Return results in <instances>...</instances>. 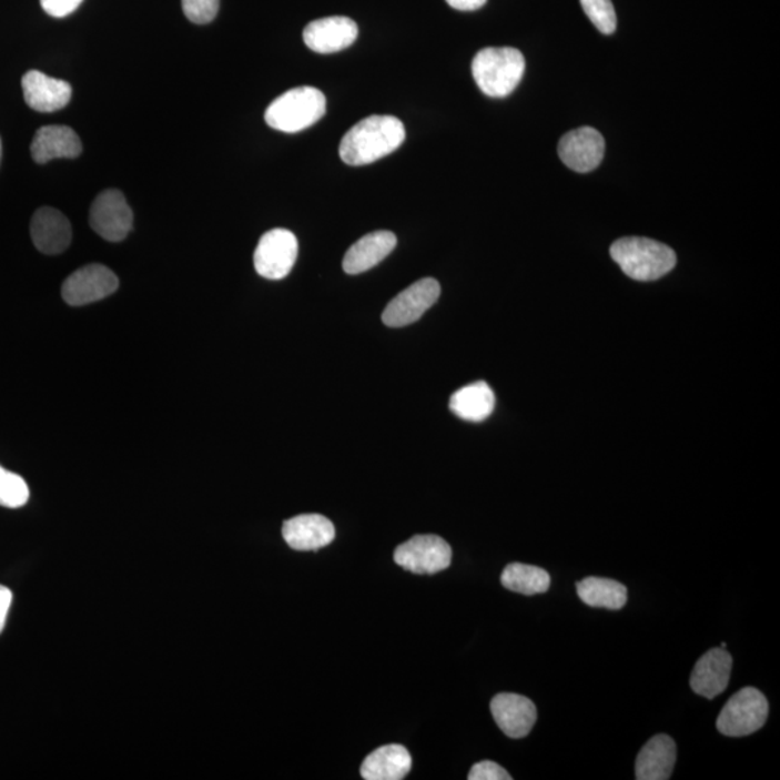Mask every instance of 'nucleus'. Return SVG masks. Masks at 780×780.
<instances>
[{"label": "nucleus", "mask_w": 780, "mask_h": 780, "mask_svg": "<svg viewBox=\"0 0 780 780\" xmlns=\"http://www.w3.org/2000/svg\"><path fill=\"white\" fill-rule=\"evenodd\" d=\"M404 123L395 117L373 114L354 124L340 143V156L352 166L373 164L405 141Z\"/></svg>", "instance_id": "f257e3e1"}, {"label": "nucleus", "mask_w": 780, "mask_h": 780, "mask_svg": "<svg viewBox=\"0 0 780 780\" xmlns=\"http://www.w3.org/2000/svg\"><path fill=\"white\" fill-rule=\"evenodd\" d=\"M612 261L631 280L657 281L677 265V255L671 247L652 239L624 237L610 247Z\"/></svg>", "instance_id": "f03ea898"}, {"label": "nucleus", "mask_w": 780, "mask_h": 780, "mask_svg": "<svg viewBox=\"0 0 780 780\" xmlns=\"http://www.w3.org/2000/svg\"><path fill=\"white\" fill-rule=\"evenodd\" d=\"M525 67V57L515 48H485L477 52L472 71L483 93L502 99L518 88Z\"/></svg>", "instance_id": "7ed1b4c3"}, {"label": "nucleus", "mask_w": 780, "mask_h": 780, "mask_svg": "<svg viewBox=\"0 0 780 780\" xmlns=\"http://www.w3.org/2000/svg\"><path fill=\"white\" fill-rule=\"evenodd\" d=\"M327 100L322 90L295 88L280 95L266 109L265 121L275 131L296 133L305 131L322 119Z\"/></svg>", "instance_id": "20e7f679"}, {"label": "nucleus", "mask_w": 780, "mask_h": 780, "mask_svg": "<svg viewBox=\"0 0 780 780\" xmlns=\"http://www.w3.org/2000/svg\"><path fill=\"white\" fill-rule=\"evenodd\" d=\"M769 716V702L759 689L748 687L735 693L722 708L717 729L729 737H744L762 729Z\"/></svg>", "instance_id": "39448f33"}, {"label": "nucleus", "mask_w": 780, "mask_h": 780, "mask_svg": "<svg viewBox=\"0 0 780 780\" xmlns=\"http://www.w3.org/2000/svg\"><path fill=\"white\" fill-rule=\"evenodd\" d=\"M395 563L418 576H434L452 566L453 551L437 535H416L395 549Z\"/></svg>", "instance_id": "423d86ee"}, {"label": "nucleus", "mask_w": 780, "mask_h": 780, "mask_svg": "<svg viewBox=\"0 0 780 780\" xmlns=\"http://www.w3.org/2000/svg\"><path fill=\"white\" fill-rule=\"evenodd\" d=\"M298 257V241L286 229H274L263 234L255 251V270L266 280L280 281L290 275Z\"/></svg>", "instance_id": "0eeeda50"}, {"label": "nucleus", "mask_w": 780, "mask_h": 780, "mask_svg": "<svg viewBox=\"0 0 780 780\" xmlns=\"http://www.w3.org/2000/svg\"><path fill=\"white\" fill-rule=\"evenodd\" d=\"M442 286L434 277H424L402 291L387 304L382 320L387 327L399 328L418 322L437 303Z\"/></svg>", "instance_id": "6e6552de"}, {"label": "nucleus", "mask_w": 780, "mask_h": 780, "mask_svg": "<svg viewBox=\"0 0 780 780\" xmlns=\"http://www.w3.org/2000/svg\"><path fill=\"white\" fill-rule=\"evenodd\" d=\"M90 226L109 242H122L133 227V213L119 190H107L93 201Z\"/></svg>", "instance_id": "1a4fd4ad"}, {"label": "nucleus", "mask_w": 780, "mask_h": 780, "mask_svg": "<svg viewBox=\"0 0 780 780\" xmlns=\"http://www.w3.org/2000/svg\"><path fill=\"white\" fill-rule=\"evenodd\" d=\"M118 288V276L109 267L93 263L67 277L61 294L67 304L81 306L104 300Z\"/></svg>", "instance_id": "9d476101"}, {"label": "nucleus", "mask_w": 780, "mask_h": 780, "mask_svg": "<svg viewBox=\"0 0 780 780\" xmlns=\"http://www.w3.org/2000/svg\"><path fill=\"white\" fill-rule=\"evenodd\" d=\"M606 143L595 128H578L559 141L558 153L564 164L576 172H590L601 164Z\"/></svg>", "instance_id": "9b49d317"}, {"label": "nucleus", "mask_w": 780, "mask_h": 780, "mask_svg": "<svg viewBox=\"0 0 780 780\" xmlns=\"http://www.w3.org/2000/svg\"><path fill=\"white\" fill-rule=\"evenodd\" d=\"M357 23L347 17H328L308 23L304 30L305 45L318 54H333L356 42Z\"/></svg>", "instance_id": "f8f14e48"}, {"label": "nucleus", "mask_w": 780, "mask_h": 780, "mask_svg": "<svg viewBox=\"0 0 780 780\" xmlns=\"http://www.w3.org/2000/svg\"><path fill=\"white\" fill-rule=\"evenodd\" d=\"M490 710L496 725L510 739H524L538 719L534 702L519 693H497Z\"/></svg>", "instance_id": "ddd939ff"}, {"label": "nucleus", "mask_w": 780, "mask_h": 780, "mask_svg": "<svg viewBox=\"0 0 780 780\" xmlns=\"http://www.w3.org/2000/svg\"><path fill=\"white\" fill-rule=\"evenodd\" d=\"M282 536L295 551H318L336 538L333 521L323 515H300L285 520Z\"/></svg>", "instance_id": "4468645a"}, {"label": "nucleus", "mask_w": 780, "mask_h": 780, "mask_svg": "<svg viewBox=\"0 0 780 780\" xmlns=\"http://www.w3.org/2000/svg\"><path fill=\"white\" fill-rule=\"evenodd\" d=\"M22 92L26 103L36 112L51 113L64 109L70 103L73 89L64 80L31 70L22 77Z\"/></svg>", "instance_id": "2eb2a0df"}, {"label": "nucleus", "mask_w": 780, "mask_h": 780, "mask_svg": "<svg viewBox=\"0 0 780 780\" xmlns=\"http://www.w3.org/2000/svg\"><path fill=\"white\" fill-rule=\"evenodd\" d=\"M731 667H733V658L726 649L708 650L693 667L689 679L692 691L708 700L720 696L729 687Z\"/></svg>", "instance_id": "dca6fc26"}, {"label": "nucleus", "mask_w": 780, "mask_h": 780, "mask_svg": "<svg viewBox=\"0 0 780 780\" xmlns=\"http://www.w3.org/2000/svg\"><path fill=\"white\" fill-rule=\"evenodd\" d=\"M33 245L45 255H60L69 249L73 230L69 219L59 210L42 207L37 210L31 220Z\"/></svg>", "instance_id": "f3484780"}, {"label": "nucleus", "mask_w": 780, "mask_h": 780, "mask_svg": "<svg viewBox=\"0 0 780 780\" xmlns=\"http://www.w3.org/2000/svg\"><path fill=\"white\" fill-rule=\"evenodd\" d=\"M398 243L395 233L379 230L363 236L348 249L343 260V270L348 275L363 274L389 256Z\"/></svg>", "instance_id": "a211bd4d"}, {"label": "nucleus", "mask_w": 780, "mask_h": 780, "mask_svg": "<svg viewBox=\"0 0 780 780\" xmlns=\"http://www.w3.org/2000/svg\"><path fill=\"white\" fill-rule=\"evenodd\" d=\"M675 763H677V744L672 737L655 736L648 740L636 758V779L667 780L672 777Z\"/></svg>", "instance_id": "6ab92c4d"}, {"label": "nucleus", "mask_w": 780, "mask_h": 780, "mask_svg": "<svg viewBox=\"0 0 780 780\" xmlns=\"http://www.w3.org/2000/svg\"><path fill=\"white\" fill-rule=\"evenodd\" d=\"M83 151L79 135L69 126H44L38 129L32 139L31 153L37 164L69 158L74 160Z\"/></svg>", "instance_id": "aec40b11"}, {"label": "nucleus", "mask_w": 780, "mask_h": 780, "mask_svg": "<svg viewBox=\"0 0 780 780\" xmlns=\"http://www.w3.org/2000/svg\"><path fill=\"white\" fill-rule=\"evenodd\" d=\"M413 769V758L402 744H387L368 754L361 768L366 780H402Z\"/></svg>", "instance_id": "412c9836"}, {"label": "nucleus", "mask_w": 780, "mask_h": 780, "mask_svg": "<svg viewBox=\"0 0 780 780\" xmlns=\"http://www.w3.org/2000/svg\"><path fill=\"white\" fill-rule=\"evenodd\" d=\"M496 398L486 382H476L458 389L449 399V409L468 423H482L495 411Z\"/></svg>", "instance_id": "4be33fe9"}, {"label": "nucleus", "mask_w": 780, "mask_h": 780, "mask_svg": "<svg viewBox=\"0 0 780 780\" xmlns=\"http://www.w3.org/2000/svg\"><path fill=\"white\" fill-rule=\"evenodd\" d=\"M577 595L587 606L620 610L628 601V588L609 578L587 577L577 583Z\"/></svg>", "instance_id": "5701e85b"}, {"label": "nucleus", "mask_w": 780, "mask_h": 780, "mask_svg": "<svg viewBox=\"0 0 780 780\" xmlns=\"http://www.w3.org/2000/svg\"><path fill=\"white\" fill-rule=\"evenodd\" d=\"M500 580L507 590L525 596L547 592L551 586V577L545 569L519 563L509 564L502 573Z\"/></svg>", "instance_id": "b1692460"}, {"label": "nucleus", "mask_w": 780, "mask_h": 780, "mask_svg": "<svg viewBox=\"0 0 780 780\" xmlns=\"http://www.w3.org/2000/svg\"><path fill=\"white\" fill-rule=\"evenodd\" d=\"M30 500V487L16 473L0 466V506L18 509Z\"/></svg>", "instance_id": "393cba45"}, {"label": "nucleus", "mask_w": 780, "mask_h": 780, "mask_svg": "<svg viewBox=\"0 0 780 780\" xmlns=\"http://www.w3.org/2000/svg\"><path fill=\"white\" fill-rule=\"evenodd\" d=\"M584 12L598 31L605 36L615 33L617 17L611 0H581Z\"/></svg>", "instance_id": "a878e982"}, {"label": "nucleus", "mask_w": 780, "mask_h": 780, "mask_svg": "<svg viewBox=\"0 0 780 780\" xmlns=\"http://www.w3.org/2000/svg\"><path fill=\"white\" fill-rule=\"evenodd\" d=\"M220 0H183V11L189 21L205 26L217 17Z\"/></svg>", "instance_id": "bb28decb"}, {"label": "nucleus", "mask_w": 780, "mask_h": 780, "mask_svg": "<svg viewBox=\"0 0 780 780\" xmlns=\"http://www.w3.org/2000/svg\"><path fill=\"white\" fill-rule=\"evenodd\" d=\"M468 779L470 780H510L511 777L506 772L502 766L490 762V760H485V762L476 763L473 766L470 773H468Z\"/></svg>", "instance_id": "cd10ccee"}, {"label": "nucleus", "mask_w": 780, "mask_h": 780, "mask_svg": "<svg viewBox=\"0 0 780 780\" xmlns=\"http://www.w3.org/2000/svg\"><path fill=\"white\" fill-rule=\"evenodd\" d=\"M40 2L48 16L65 18L77 11L83 0H40Z\"/></svg>", "instance_id": "c85d7f7f"}, {"label": "nucleus", "mask_w": 780, "mask_h": 780, "mask_svg": "<svg viewBox=\"0 0 780 780\" xmlns=\"http://www.w3.org/2000/svg\"><path fill=\"white\" fill-rule=\"evenodd\" d=\"M12 602V591L8 587L0 586V634L7 624L9 607Z\"/></svg>", "instance_id": "c756f323"}, {"label": "nucleus", "mask_w": 780, "mask_h": 780, "mask_svg": "<svg viewBox=\"0 0 780 780\" xmlns=\"http://www.w3.org/2000/svg\"><path fill=\"white\" fill-rule=\"evenodd\" d=\"M449 7L457 9V11H477L485 7L487 0H445Z\"/></svg>", "instance_id": "7c9ffc66"}, {"label": "nucleus", "mask_w": 780, "mask_h": 780, "mask_svg": "<svg viewBox=\"0 0 780 780\" xmlns=\"http://www.w3.org/2000/svg\"><path fill=\"white\" fill-rule=\"evenodd\" d=\"M0 161H2V139H0Z\"/></svg>", "instance_id": "2f4dec72"}, {"label": "nucleus", "mask_w": 780, "mask_h": 780, "mask_svg": "<svg viewBox=\"0 0 780 780\" xmlns=\"http://www.w3.org/2000/svg\"><path fill=\"white\" fill-rule=\"evenodd\" d=\"M720 648L726 649L727 645L725 642L721 644Z\"/></svg>", "instance_id": "473e14b6"}]
</instances>
